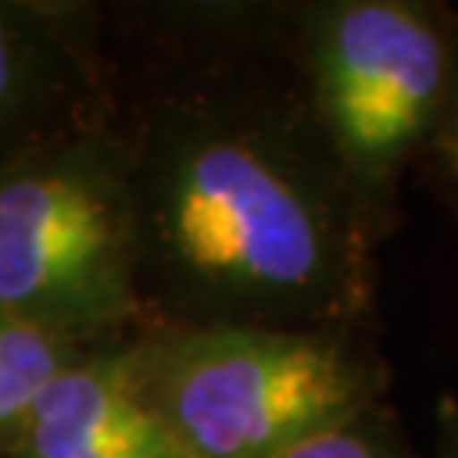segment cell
Wrapping results in <instances>:
<instances>
[{
	"mask_svg": "<svg viewBox=\"0 0 458 458\" xmlns=\"http://www.w3.org/2000/svg\"><path fill=\"white\" fill-rule=\"evenodd\" d=\"M147 323L340 329L363 295L357 187L299 65L234 34H157L106 4Z\"/></svg>",
	"mask_w": 458,
	"mask_h": 458,
	"instance_id": "obj_1",
	"label": "cell"
},
{
	"mask_svg": "<svg viewBox=\"0 0 458 458\" xmlns=\"http://www.w3.org/2000/svg\"><path fill=\"white\" fill-rule=\"evenodd\" d=\"M126 360L187 458H285L377 401L374 367L340 329L147 323Z\"/></svg>",
	"mask_w": 458,
	"mask_h": 458,
	"instance_id": "obj_2",
	"label": "cell"
},
{
	"mask_svg": "<svg viewBox=\"0 0 458 458\" xmlns=\"http://www.w3.org/2000/svg\"><path fill=\"white\" fill-rule=\"evenodd\" d=\"M0 306L79 346L147 327L126 153L109 123L0 170Z\"/></svg>",
	"mask_w": 458,
	"mask_h": 458,
	"instance_id": "obj_3",
	"label": "cell"
},
{
	"mask_svg": "<svg viewBox=\"0 0 458 458\" xmlns=\"http://www.w3.org/2000/svg\"><path fill=\"white\" fill-rule=\"evenodd\" d=\"M295 55L336 164L384 183L448 109V41L408 4L350 0L302 17Z\"/></svg>",
	"mask_w": 458,
	"mask_h": 458,
	"instance_id": "obj_4",
	"label": "cell"
},
{
	"mask_svg": "<svg viewBox=\"0 0 458 458\" xmlns=\"http://www.w3.org/2000/svg\"><path fill=\"white\" fill-rule=\"evenodd\" d=\"M106 119V4L0 0V170Z\"/></svg>",
	"mask_w": 458,
	"mask_h": 458,
	"instance_id": "obj_5",
	"label": "cell"
},
{
	"mask_svg": "<svg viewBox=\"0 0 458 458\" xmlns=\"http://www.w3.org/2000/svg\"><path fill=\"white\" fill-rule=\"evenodd\" d=\"M126 344L98 346L38 397L0 458H187L143 404Z\"/></svg>",
	"mask_w": 458,
	"mask_h": 458,
	"instance_id": "obj_6",
	"label": "cell"
},
{
	"mask_svg": "<svg viewBox=\"0 0 458 458\" xmlns=\"http://www.w3.org/2000/svg\"><path fill=\"white\" fill-rule=\"evenodd\" d=\"M98 346L68 344L0 306V445L14 435L38 397Z\"/></svg>",
	"mask_w": 458,
	"mask_h": 458,
	"instance_id": "obj_7",
	"label": "cell"
},
{
	"mask_svg": "<svg viewBox=\"0 0 458 458\" xmlns=\"http://www.w3.org/2000/svg\"><path fill=\"white\" fill-rule=\"evenodd\" d=\"M285 458H411L401 442L394 438V431L374 411H367L357 421L333 428L327 435L312 438L302 448H295Z\"/></svg>",
	"mask_w": 458,
	"mask_h": 458,
	"instance_id": "obj_8",
	"label": "cell"
},
{
	"mask_svg": "<svg viewBox=\"0 0 458 458\" xmlns=\"http://www.w3.org/2000/svg\"><path fill=\"white\" fill-rule=\"evenodd\" d=\"M442 147H445V164H448L452 177L458 181V92H452V98H448V109H445Z\"/></svg>",
	"mask_w": 458,
	"mask_h": 458,
	"instance_id": "obj_9",
	"label": "cell"
},
{
	"mask_svg": "<svg viewBox=\"0 0 458 458\" xmlns=\"http://www.w3.org/2000/svg\"><path fill=\"white\" fill-rule=\"evenodd\" d=\"M438 458H458V408H448V414H445Z\"/></svg>",
	"mask_w": 458,
	"mask_h": 458,
	"instance_id": "obj_10",
	"label": "cell"
}]
</instances>
